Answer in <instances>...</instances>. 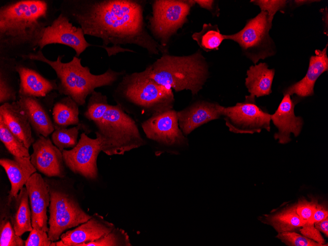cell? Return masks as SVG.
I'll return each mask as SVG.
<instances>
[{
  "label": "cell",
  "instance_id": "obj_1",
  "mask_svg": "<svg viewBox=\"0 0 328 246\" xmlns=\"http://www.w3.org/2000/svg\"><path fill=\"white\" fill-rule=\"evenodd\" d=\"M145 1L138 0H63L58 8L85 35L102 39L103 46L137 45L148 53L167 54L165 47L148 32L144 20Z\"/></svg>",
  "mask_w": 328,
  "mask_h": 246
},
{
  "label": "cell",
  "instance_id": "obj_2",
  "mask_svg": "<svg viewBox=\"0 0 328 246\" xmlns=\"http://www.w3.org/2000/svg\"><path fill=\"white\" fill-rule=\"evenodd\" d=\"M56 9L46 0H15L0 7V57L21 58L36 52Z\"/></svg>",
  "mask_w": 328,
  "mask_h": 246
},
{
  "label": "cell",
  "instance_id": "obj_3",
  "mask_svg": "<svg viewBox=\"0 0 328 246\" xmlns=\"http://www.w3.org/2000/svg\"><path fill=\"white\" fill-rule=\"evenodd\" d=\"M63 55H58L56 60H51L43 55L42 50L21 58L24 60L39 61L50 66L55 72L58 79L57 89L60 94L71 97L77 104L83 106L87 96L97 87L111 85L124 75L123 72H117L111 68L100 75L90 72L87 66H83L81 58L73 56L69 62L61 61Z\"/></svg>",
  "mask_w": 328,
  "mask_h": 246
},
{
  "label": "cell",
  "instance_id": "obj_4",
  "mask_svg": "<svg viewBox=\"0 0 328 246\" xmlns=\"http://www.w3.org/2000/svg\"><path fill=\"white\" fill-rule=\"evenodd\" d=\"M113 97L127 113H155L172 109L174 98L172 89L151 78L146 68L139 72L122 76Z\"/></svg>",
  "mask_w": 328,
  "mask_h": 246
},
{
  "label": "cell",
  "instance_id": "obj_5",
  "mask_svg": "<svg viewBox=\"0 0 328 246\" xmlns=\"http://www.w3.org/2000/svg\"><path fill=\"white\" fill-rule=\"evenodd\" d=\"M149 77L161 85L179 92L190 90L193 95L202 88L208 68L199 50L188 56L164 54L146 67Z\"/></svg>",
  "mask_w": 328,
  "mask_h": 246
},
{
  "label": "cell",
  "instance_id": "obj_6",
  "mask_svg": "<svg viewBox=\"0 0 328 246\" xmlns=\"http://www.w3.org/2000/svg\"><path fill=\"white\" fill-rule=\"evenodd\" d=\"M102 151L108 155H123L145 144L135 121L118 104L110 105L94 123Z\"/></svg>",
  "mask_w": 328,
  "mask_h": 246
},
{
  "label": "cell",
  "instance_id": "obj_7",
  "mask_svg": "<svg viewBox=\"0 0 328 246\" xmlns=\"http://www.w3.org/2000/svg\"><path fill=\"white\" fill-rule=\"evenodd\" d=\"M50 194L48 237L52 242L59 240L65 231L88 220L91 217L81 207L74 196L60 182L45 178Z\"/></svg>",
  "mask_w": 328,
  "mask_h": 246
},
{
  "label": "cell",
  "instance_id": "obj_8",
  "mask_svg": "<svg viewBox=\"0 0 328 246\" xmlns=\"http://www.w3.org/2000/svg\"><path fill=\"white\" fill-rule=\"evenodd\" d=\"M194 0H156L153 2L149 28L154 37L165 47L170 38L187 22Z\"/></svg>",
  "mask_w": 328,
  "mask_h": 246
},
{
  "label": "cell",
  "instance_id": "obj_9",
  "mask_svg": "<svg viewBox=\"0 0 328 246\" xmlns=\"http://www.w3.org/2000/svg\"><path fill=\"white\" fill-rule=\"evenodd\" d=\"M272 23L266 12L261 11L256 17L246 22L240 31L231 35H224L225 39L237 42L246 56L256 64L260 59L274 54L273 42L269 32Z\"/></svg>",
  "mask_w": 328,
  "mask_h": 246
},
{
  "label": "cell",
  "instance_id": "obj_10",
  "mask_svg": "<svg viewBox=\"0 0 328 246\" xmlns=\"http://www.w3.org/2000/svg\"><path fill=\"white\" fill-rule=\"evenodd\" d=\"M220 115L231 132L237 134L260 133L262 129H271V115L258 106L255 97L246 96L245 101L234 106L224 107L219 105Z\"/></svg>",
  "mask_w": 328,
  "mask_h": 246
},
{
  "label": "cell",
  "instance_id": "obj_11",
  "mask_svg": "<svg viewBox=\"0 0 328 246\" xmlns=\"http://www.w3.org/2000/svg\"><path fill=\"white\" fill-rule=\"evenodd\" d=\"M101 151L99 138H91L82 133L76 146L69 150L64 149L62 153L64 164L71 171L94 180L98 175L97 161Z\"/></svg>",
  "mask_w": 328,
  "mask_h": 246
},
{
  "label": "cell",
  "instance_id": "obj_12",
  "mask_svg": "<svg viewBox=\"0 0 328 246\" xmlns=\"http://www.w3.org/2000/svg\"><path fill=\"white\" fill-rule=\"evenodd\" d=\"M141 125L148 138L164 146H179L187 143L179 126L177 111L173 109L152 115Z\"/></svg>",
  "mask_w": 328,
  "mask_h": 246
},
{
  "label": "cell",
  "instance_id": "obj_13",
  "mask_svg": "<svg viewBox=\"0 0 328 246\" xmlns=\"http://www.w3.org/2000/svg\"><path fill=\"white\" fill-rule=\"evenodd\" d=\"M84 33L80 27L74 26L68 17L60 13L44 31L39 42V50L50 44H60L72 48L79 57L86 49L90 46H98L103 48L102 45H95L87 42Z\"/></svg>",
  "mask_w": 328,
  "mask_h": 246
},
{
  "label": "cell",
  "instance_id": "obj_14",
  "mask_svg": "<svg viewBox=\"0 0 328 246\" xmlns=\"http://www.w3.org/2000/svg\"><path fill=\"white\" fill-rule=\"evenodd\" d=\"M30 162L35 169L48 177L65 176L62 151L47 137L40 135L32 144Z\"/></svg>",
  "mask_w": 328,
  "mask_h": 246
},
{
  "label": "cell",
  "instance_id": "obj_15",
  "mask_svg": "<svg viewBox=\"0 0 328 246\" xmlns=\"http://www.w3.org/2000/svg\"><path fill=\"white\" fill-rule=\"evenodd\" d=\"M31 214L33 228L48 232L47 208L50 203V194L45 178L36 172L33 173L25 184Z\"/></svg>",
  "mask_w": 328,
  "mask_h": 246
},
{
  "label": "cell",
  "instance_id": "obj_16",
  "mask_svg": "<svg viewBox=\"0 0 328 246\" xmlns=\"http://www.w3.org/2000/svg\"><path fill=\"white\" fill-rule=\"evenodd\" d=\"M115 227L98 213L72 230H68L55 242V246H81L96 240L110 232Z\"/></svg>",
  "mask_w": 328,
  "mask_h": 246
},
{
  "label": "cell",
  "instance_id": "obj_17",
  "mask_svg": "<svg viewBox=\"0 0 328 246\" xmlns=\"http://www.w3.org/2000/svg\"><path fill=\"white\" fill-rule=\"evenodd\" d=\"M284 96L277 109L271 119L278 132L274 134V137L278 142L285 144L291 141V134L298 137L300 134L303 121L301 117L296 116L294 108L297 102L296 100L291 98L287 93H283Z\"/></svg>",
  "mask_w": 328,
  "mask_h": 246
},
{
  "label": "cell",
  "instance_id": "obj_18",
  "mask_svg": "<svg viewBox=\"0 0 328 246\" xmlns=\"http://www.w3.org/2000/svg\"><path fill=\"white\" fill-rule=\"evenodd\" d=\"M16 70L20 79L18 96L46 97L53 90H57L56 80H49L30 67L27 60H17Z\"/></svg>",
  "mask_w": 328,
  "mask_h": 246
},
{
  "label": "cell",
  "instance_id": "obj_19",
  "mask_svg": "<svg viewBox=\"0 0 328 246\" xmlns=\"http://www.w3.org/2000/svg\"><path fill=\"white\" fill-rule=\"evenodd\" d=\"M219 105L200 101L177 111L179 126L184 136L203 124L220 118Z\"/></svg>",
  "mask_w": 328,
  "mask_h": 246
},
{
  "label": "cell",
  "instance_id": "obj_20",
  "mask_svg": "<svg viewBox=\"0 0 328 246\" xmlns=\"http://www.w3.org/2000/svg\"><path fill=\"white\" fill-rule=\"evenodd\" d=\"M327 47L328 44L322 51L315 50V55L310 58L308 68L305 76L300 81L289 86L283 93H287L290 96L296 94L300 97L314 94L316 81L321 74L328 70Z\"/></svg>",
  "mask_w": 328,
  "mask_h": 246
},
{
  "label": "cell",
  "instance_id": "obj_21",
  "mask_svg": "<svg viewBox=\"0 0 328 246\" xmlns=\"http://www.w3.org/2000/svg\"><path fill=\"white\" fill-rule=\"evenodd\" d=\"M0 119L27 148L35 141L28 119L17 101L0 105Z\"/></svg>",
  "mask_w": 328,
  "mask_h": 246
},
{
  "label": "cell",
  "instance_id": "obj_22",
  "mask_svg": "<svg viewBox=\"0 0 328 246\" xmlns=\"http://www.w3.org/2000/svg\"><path fill=\"white\" fill-rule=\"evenodd\" d=\"M0 164L4 168L11 184L6 201L10 203L12 199L17 196L30 177L37 170L30 162V156H13V159L1 158Z\"/></svg>",
  "mask_w": 328,
  "mask_h": 246
},
{
  "label": "cell",
  "instance_id": "obj_23",
  "mask_svg": "<svg viewBox=\"0 0 328 246\" xmlns=\"http://www.w3.org/2000/svg\"><path fill=\"white\" fill-rule=\"evenodd\" d=\"M17 102L26 113L31 128L38 136L47 137L54 132V123L39 98L19 96Z\"/></svg>",
  "mask_w": 328,
  "mask_h": 246
},
{
  "label": "cell",
  "instance_id": "obj_24",
  "mask_svg": "<svg viewBox=\"0 0 328 246\" xmlns=\"http://www.w3.org/2000/svg\"><path fill=\"white\" fill-rule=\"evenodd\" d=\"M17 59L0 57V104L17 100L20 79L16 70Z\"/></svg>",
  "mask_w": 328,
  "mask_h": 246
},
{
  "label": "cell",
  "instance_id": "obj_25",
  "mask_svg": "<svg viewBox=\"0 0 328 246\" xmlns=\"http://www.w3.org/2000/svg\"><path fill=\"white\" fill-rule=\"evenodd\" d=\"M275 73L266 63L251 66L247 71L245 84L253 97H259L272 93V85Z\"/></svg>",
  "mask_w": 328,
  "mask_h": 246
},
{
  "label": "cell",
  "instance_id": "obj_26",
  "mask_svg": "<svg viewBox=\"0 0 328 246\" xmlns=\"http://www.w3.org/2000/svg\"><path fill=\"white\" fill-rule=\"evenodd\" d=\"M8 204L10 206V219L16 234L21 236L25 232H30L33 227L26 187H23L17 196L14 197L11 203Z\"/></svg>",
  "mask_w": 328,
  "mask_h": 246
},
{
  "label": "cell",
  "instance_id": "obj_27",
  "mask_svg": "<svg viewBox=\"0 0 328 246\" xmlns=\"http://www.w3.org/2000/svg\"><path fill=\"white\" fill-rule=\"evenodd\" d=\"M52 114L54 126L67 128L80 124L79 105L69 96L55 103Z\"/></svg>",
  "mask_w": 328,
  "mask_h": 246
},
{
  "label": "cell",
  "instance_id": "obj_28",
  "mask_svg": "<svg viewBox=\"0 0 328 246\" xmlns=\"http://www.w3.org/2000/svg\"><path fill=\"white\" fill-rule=\"evenodd\" d=\"M266 219L278 233L294 231L305 223L297 213L296 205L270 215Z\"/></svg>",
  "mask_w": 328,
  "mask_h": 246
},
{
  "label": "cell",
  "instance_id": "obj_29",
  "mask_svg": "<svg viewBox=\"0 0 328 246\" xmlns=\"http://www.w3.org/2000/svg\"><path fill=\"white\" fill-rule=\"evenodd\" d=\"M25 241L18 236L10 219L9 204L1 206L0 216V246H24Z\"/></svg>",
  "mask_w": 328,
  "mask_h": 246
},
{
  "label": "cell",
  "instance_id": "obj_30",
  "mask_svg": "<svg viewBox=\"0 0 328 246\" xmlns=\"http://www.w3.org/2000/svg\"><path fill=\"white\" fill-rule=\"evenodd\" d=\"M192 38L206 52L218 50L223 40L225 39L224 35L220 33L217 25L211 24H203L202 30L194 32Z\"/></svg>",
  "mask_w": 328,
  "mask_h": 246
},
{
  "label": "cell",
  "instance_id": "obj_31",
  "mask_svg": "<svg viewBox=\"0 0 328 246\" xmlns=\"http://www.w3.org/2000/svg\"><path fill=\"white\" fill-rule=\"evenodd\" d=\"M84 128V125L81 123L68 129L55 126V130L52 135L53 142L61 151L66 148L72 149L78 142L79 131Z\"/></svg>",
  "mask_w": 328,
  "mask_h": 246
},
{
  "label": "cell",
  "instance_id": "obj_32",
  "mask_svg": "<svg viewBox=\"0 0 328 246\" xmlns=\"http://www.w3.org/2000/svg\"><path fill=\"white\" fill-rule=\"evenodd\" d=\"M109 106L107 96L94 90L88 99L84 116L95 123L103 117Z\"/></svg>",
  "mask_w": 328,
  "mask_h": 246
},
{
  "label": "cell",
  "instance_id": "obj_33",
  "mask_svg": "<svg viewBox=\"0 0 328 246\" xmlns=\"http://www.w3.org/2000/svg\"><path fill=\"white\" fill-rule=\"evenodd\" d=\"M0 140L13 156L30 157L28 148L21 141L0 119Z\"/></svg>",
  "mask_w": 328,
  "mask_h": 246
},
{
  "label": "cell",
  "instance_id": "obj_34",
  "mask_svg": "<svg viewBox=\"0 0 328 246\" xmlns=\"http://www.w3.org/2000/svg\"><path fill=\"white\" fill-rule=\"evenodd\" d=\"M128 234L123 229L114 227L110 232L93 242L81 246H130Z\"/></svg>",
  "mask_w": 328,
  "mask_h": 246
},
{
  "label": "cell",
  "instance_id": "obj_35",
  "mask_svg": "<svg viewBox=\"0 0 328 246\" xmlns=\"http://www.w3.org/2000/svg\"><path fill=\"white\" fill-rule=\"evenodd\" d=\"M276 237L290 246H324L294 231L278 233Z\"/></svg>",
  "mask_w": 328,
  "mask_h": 246
},
{
  "label": "cell",
  "instance_id": "obj_36",
  "mask_svg": "<svg viewBox=\"0 0 328 246\" xmlns=\"http://www.w3.org/2000/svg\"><path fill=\"white\" fill-rule=\"evenodd\" d=\"M259 6L261 11L267 13L269 19L272 23L274 15L278 11H282L285 7L287 0H251Z\"/></svg>",
  "mask_w": 328,
  "mask_h": 246
},
{
  "label": "cell",
  "instance_id": "obj_37",
  "mask_svg": "<svg viewBox=\"0 0 328 246\" xmlns=\"http://www.w3.org/2000/svg\"><path fill=\"white\" fill-rule=\"evenodd\" d=\"M318 204V200L312 199L308 201L302 199L296 204V211L301 219L305 223L309 222Z\"/></svg>",
  "mask_w": 328,
  "mask_h": 246
},
{
  "label": "cell",
  "instance_id": "obj_38",
  "mask_svg": "<svg viewBox=\"0 0 328 246\" xmlns=\"http://www.w3.org/2000/svg\"><path fill=\"white\" fill-rule=\"evenodd\" d=\"M52 241L48 237V232L33 228L30 231L25 246H51Z\"/></svg>",
  "mask_w": 328,
  "mask_h": 246
},
{
  "label": "cell",
  "instance_id": "obj_39",
  "mask_svg": "<svg viewBox=\"0 0 328 246\" xmlns=\"http://www.w3.org/2000/svg\"><path fill=\"white\" fill-rule=\"evenodd\" d=\"M301 227L300 232L303 236L320 244L328 246L327 244L325 245V239L320 232L315 228L314 223L305 222Z\"/></svg>",
  "mask_w": 328,
  "mask_h": 246
},
{
  "label": "cell",
  "instance_id": "obj_40",
  "mask_svg": "<svg viewBox=\"0 0 328 246\" xmlns=\"http://www.w3.org/2000/svg\"><path fill=\"white\" fill-rule=\"evenodd\" d=\"M328 217V211L325 206L318 203L316 210L311 218L310 223H315Z\"/></svg>",
  "mask_w": 328,
  "mask_h": 246
},
{
  "label": "cell",
  "instance_id": "obj_41",
  "mask_svg": "<svg viewBox=\"0 0 328 246\" xmlns=\"http://www.w3.org/2000/svg\"><path fill=\"white\" fill-rule=\"evenodd\" d=\"M314 226L320 232H323L327 237L328 236V217L316 222Z\"/></svg>",
  "mask_w": 328,
  "mask_h": 246
},
{
  "label": "cell",
  "instance_id": "obj_42",
  "mask_svg": "<svg viewBox=\"0 0 328 246\" xmlns=\"http://www.w3.org/2000/svg\"><path fill=\"white\" fill-rule=\"evenodd\" d=\"M195 3L198 4L200 6L206 9L211 10L213 8L214 0H194Z\"/></svg>",
  "mask_w": 328,
  "mask_h": 246
},
{
  "label": "cell",
  "instance_id": "obj_43",
  "mask_svg": "<svg viewBox=\"0 0 328 246\" xmlns=\"http://www.w3.org/2000/svg\"><path fill=\"white\" fill-rule=\"evenodd\" d=\"M314 1L313 0H295L294 2L295 3L296 5H300L302 4L306 3H310V2H313Z\"/></svg>",
  "mask_w": 328,
  "mask_h": 246
}]
</instances>
